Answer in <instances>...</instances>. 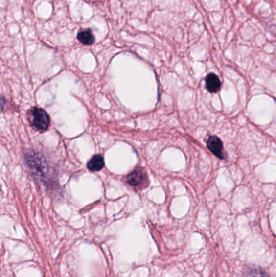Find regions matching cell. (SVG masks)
I'll use <instances>...</instances> for the list:
<instances>
[{
  "label": "cell",
  "mask_w": 276,
  "mask_h": 277,
  "mask_svg": "<svg viewBox=\"0 0 276 277\" xmlns=\"http://www.w3.org/2000/svg\"><path fill=\"white\" fill-rule=\"evenodd\" d=\"M207 144L209 150L211 151L214 155L220 159H225L224 146H223L222 141L219 137H215V136L209 137Z\"/></svg>",
  "instance_id": "3957f363"
},
{
  "label": "cell",
  "mask_w": 276,
  "mask_h": 277,
  "mask_svg": "<svg viewBox=\"0 0 276 277\" xmlns=\"http://www.w3.org/2000/svg\"><path fill=\"white\" fill-rule=\"evenodd\" d=\"M249 277H269L268 276L262 271H253Z\"/></svg>",
  "instance_id": "52a82bcc"
},
{
  "label": "cell",
  "mask_w": 276,
  "mask_h": 277,
  "mask_svg": "<svg viewBox=\"0 0 276 277\" xmlns=\"http://www.w3.org/2000/svg\"><path fill=\"white\" fill-rule=\"evenodd\" d=\"M127 183L133 187L143 189L148 185V174L141 168L134 169L131 174L127 175Z\"/></svg>",
  "instance_id": "7a4b0ae2"
},
{
  "label": "cell",
  "mask_w": 276,
  "mask_h": 277,
  "mask_svg": "<svg viewBox=\"0 0 276 277\" xmlns=\"http://www.w3.org/2000/svg\"><path fill=\"white\" fill-rule=\"evenodd\" d=\"M30 122L34 129L38 132H44L49 128L50 118L45 110L34 107L30 112Z\"/></svg>",
  "instance_id": "6da1fadb"
},
{
  "label": "cell",
  "mask_w": 276,
  "mask_h": 277,
  "mask_svg": "<svg viewBox=\"0 0 276 277\" xmlns=\"http://www.w3.org/2000/svg\"><path fill=\"white\" fill-rule=\"evenodd\" d=\"M221 86V81L217 75L211 73L206 77V88L209 92L215 93L220 90Z\"/></svg>",
  "instance_id": "277c9868"
},
{
  "label": "cell",
  "mask_w": 276,
  "mask_h": 277,
  "mask_svg": "<svg viewBox=\"0 0 276 277\" xmlns=\"http://www.w3.org/2000/svg\"><path fill=\"white\" fill-rule=\"evenodd\" d=\"M104 166H105V161L101 155L93 156L87 164L88 169L92 172L100 171L103 169Z\"/></svg>",
  "instance_id": "5b68a950"
},
{
  "label": "cell",
  "mask_w": 276,
  "mask_h": 277,
  "mask_svg": "<svg viewBox=\"0 0 276 277\" xmlns=\"http://www.w3.org/2000/svg\"><path fill=\"white\" fill-rule=\"evenodd\" d=\"M77 39L84 45H92L95 43V36L90 29H84L79 32Z\"/></svg>",
  "instance_id": "8992f818"
}]
</instances>
